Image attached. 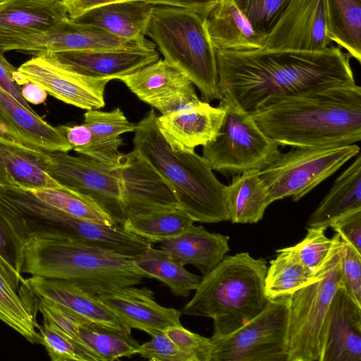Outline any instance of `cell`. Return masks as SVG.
Masks as SVG:
<instances>
[{"label": "cell", "instance_id": "1", "mask_svg": "<svg viewBox=\"0 0 361 361\" xmlns=\"http://www.w3.org/2000/svg\"><path fill=\"white\" fill-rule=\"evenodd\" d=\"M215 52L221 95L229 93L250 114L272 97L356 84L351 56L338 46Z\"/></svg>", "mask_w": 361, "mask_h": 361}, {"label": "cell", "instance_id": "2", "mask_svg": "<svg viewBox=\"0 0 361 361\" xmlns=\"http://www.w3.org/2000/svg\"><path fill=\"white\" fill-rule=\"evenodd\" d=\"M251 114L279 146L352 145L361 140V87L355 84L275 97Z\"/></svg>", "mask_w": 361, "mask_h": 361}, {"label": "cell", "instance_id": "3", "mask_svg": "<svg viewBox=\"0 0 361 361\" xmlns=\"http://www.w3.org/2000/svg\"><path fill=\"white\" fill-rule=\"evenodd\" d=\"M157 117L152 109L135 124L133 149L169 183L178 209L195 222L228 221L226 185L216 178L206 159L195 151L173 150L157 128Z\"/></svg>", "mask_w": 361, "mask_h": 361}, {"label": "cell", "instance_id": "4", "mask_svg": "<svg viewBox=\"0 0 361 361\" xmlns=\"http://www.w3.org/2000/svg\"><path fill=\"white\" fill-rule=\"evenodd\" d=\"M22 273L68 281L94 295L137 285L144 278L132 258L63 238L28 239Z\"/></svg>", "mask_w": 361, "mask_h": 361}, {"label": "cell", "instance_id": "5", "mask_svg": "<svg viewBox=\"0 0 361 361\" xmlns=\"http://www.w3.org/2000/svg\"><path fill=\"white\" fill-rule=\"evenodd\" d=\"M267 267L265 259L253 258L248 252L225 256L203 275L195 295L181 312L212 318V336L231 334L267 306L269 300L264 292Z\"/></svg>", "mask_w": 361, "mask_h": 361}, {"label": "cell", "instance_id": "6", "mask_svg": "<svg viewBox=\"0 0 361 361\" xmlns=\"http://www.w3.org/2000/svg\"><path fill=\"white\" fill-rule=\"evenodd\" d=\"M146 36L164 59L199 89L204 101L221 99L216 52L206 16L184 8L154 6Z\"/></svg>", "mask_w": 361, "mask_h": 361}, {"label": "cell", "instance_id": "7", "mask_svg": "<svg viewBox=\"0 0 361 361\" xmlns=\"http://www.w3.org/2000/svg\"><path fill=\"white\" fill-rule=\"evenodd\" d=\"M331 238L318 278L288 296V361H321L328 311L336 291L343 285L341 238L336 233Z\"/></svg>", "mask_w": 361, "mask_h": 361}, {"label": "cell", "instance_id": "8", "mask_svg": "<svg viewBox=\"0 0 361 361\" xmlns=\"http://www.w3.org/2000/svg\"><path fill=\"white\" fill-rule=\"evenodd\" d=\"M219 105L225 111L221 127L202 148V157L212 170L226 176L262 171L280 157L279 145L229 93L221 94Z\"/></svg>", "mask_w": 361, "mask_h": 361}, {"label": "cell", "instance_id": "9", "mask_svg": "<svg viewBox=\"0 0 361 361\" xmlns=\"http://www.w3.org/2000/svg\"><path fill=\"white\" fill-rule=\"evenodd\" d=\"M293 148L259 171L271 203L287 197L300 200L360 153L355 144Z\"/></svg>", "mask_w": 361, "mask_h": 361}, {"label": "cell", "instance_id": "10", "mask_svg": "<svg viewBox=\"0 0 361 361\" xmlns=\"http://www.w3.org/2000/svg\"><path fill=\"white\" fill-rule=\"evenodd\" d=\"M288 296L269 299L265 308L231 334L210 338L211 361H288Z\"/></svg>", "mask_w": 361, "mask_h": 361}, {"label": "cell", "instance_id": "11", "mask_svg": "<svg viewBox=\"0 0 361 361\" xmlns=\"http://www.w3.org/2000/svg\"><path fill=\"white\" fill-rule=\"evenodd\" d=\"M147 38L129 40L67 17L47 30L0 37V52L17 51L37 55L71 51L155 49Z\"/></svg>", "mask_w": 361, "mask_h": 361}, {"label": "cell", "instance_id": "12", "mask_svg": "<svg viewBox=\"0 0 361 361\" xmlns=\"http://www.w3.org/2000/svg\"><path fill=\"white\" fill-rule=\"evenodd\" d=\"M45 171L61 185L92 197L122 226L121 178L119 166L89 157L68 152H48Z\"/></svg>", "mask_w": 361, "mask_h": 361}, {"label": "cell", "instance_id": "13", "mask_svg": "<svg viewBox=\"0 0 361 361\" xmlns=\"http://www.w3.org/2000/svg\"><path fill=\"white\" fill-rule=\"evenodd\" d=\"M18 70L24 84L36 83L48 94L68 104L87 111L105 106L104 92L110 80L81 75L60 62L52 53L34 55Z\"/></svg>", "mask_w": 361, "mask_h": 361}, {"label": "cell", "instance_id": "14", "mask_svg": "<svg viewBox=\"0 0 361 361\" xmlns=\"http://www.w3.org/2000/svg\"><path fill=\"white\" fill-rule=\"evenodd\" d=\"M331 43L325 0H288L263 39V47L269 49L314 51Z\"/></svg>", "mask_w": 361, "mask_h": 361}, {"label": "cell", "instance_id": "15", "mask_svg": "<svg viewBox=\"0 0 361 361\" xmlns=\"http://www.w3.org/2000/svg\"><path fill=\"white\" fill-rule=\"evenodd\" d=\"M118 166L124 220L135 215L178 208L169 183L135 149L123 154Z\"/></svg>", "mask_w": 361, "mask_h": 361}, {"label": "cell", "instance_id": "16", "mask_svg": "<svg viewBox=\"0 0 361 361\" xmlns=\"http://www.w3.org/2000/svg\"><path fill=\"white\" fill-rule=\"evenodd\" d=\"M140 100L161 114L199 99L190 79L166 61L159 59L119 79Z\"/></svg>", "mask_w": 361, "mask_h": 361}, {"label": "cell", "instance_id": "17", "mask_svg": "<svg viewBox=\"0 0 361 361\" xmlns=\"http://www.w3.org/2000/svg\"><path fill=\"white\" fill-rule=\"evenodd\" d=\"M223 107L200 99L157 117V128L174 151L194 152L217 135L224 118Z\"/></svg>", "mask_w": 361, "mask_h": 361}, {"label": "cell", "instance_id": "18", "mask_svg": "<svg viewBox=\"0 0 361 361\" xmlns=\"http://www.w3.org/2000/svg\"><path fill=\"white\" fill-rule=\"evenodd\" d=\"M0 136L48 152L72 150L59 126L48 123L1 87Z\"/></svg>", "mask_w": 361, "mask_h": 361}, {"label": "cell", "instance_id": "19", "mask_svg": "<svg viewBox=\"0 0 361 361\" xmlns=\"http://www.w3.org/2000/svg\"><path fill=\"white\" fill-rule=\"evenodd\" d=\"M25 283L39 299L51 300L87 321L131 334L129 324L102 302L97 295L72 282L31 276Z\"/></svg>", "mask_w": 361, "mask_h": 361}, {"label": "cell", "instance_id": "20", "mask_svg": "<svg viewBox=\"0 0 361 361\" xmlns=\"http://www.w3.org/2000/svg\"><path fill=\"white\" fill-rule=\"evenodd\" d=\"M321 361H361V306L343 285L328 311Z\"/></svg>", "mask_w": 361, "mask_h": 361}, {"label": "cell", "instance_id": "21", "mask_svg": "<svg viewBox=\"0 0 361 361\" xmlns=\"http://www.w3.org/2000/svg\"><path fill=\"white\" fill-rule=\"evenodd\" d=\"M99 299L132 329L152 336L169 326L179 325L182 312L157 303L154 293L146 288L124 287L97 295Z\"/></svg>", "mask_w": 361, "mask_h": 361}, {"label": "cell", "instance_id": "22", "mask_svg": "<svg viewBox=\"0 0 361 361\" xmlns=\"http://www.w3.org/2000/svg\"><path fill=\"white\" fill-rule=\"evenodd\" d=\"M62 63L90 78L118 79L159 59L155 49L71 51L52 53Z\"/></svg>", "mask_w": 361, "mask_h": 361}, {"label": "cell", "instance_id": "23", "mask_svg": "<svg viewBox=\"0 0 361 361\" xmlns=\"http://www.w3.org/2000/svg\"><path fill=\"white\" fill-rule=\"evenodd\" d=\"M46 151L0 136V187L62 188L45 171Z\"/></svg>", "mask_w": 361, "mask_h": 361}, {"label": "cell", "instance_id": "24", "mask_svg": "<svg viewBox=\"0 0 361 361\" xmlns=\"http://www.w3.org/2000/svg\"><path fill=\"white\" fill-rule=\"evenodd\" d=\"M154 6L142 0H126L95 7L73 20L120 38L141 40L147 38L146 31Z\"/></svg>", "mask_w": 361, "mask_h": 361}, {"label": "cell", "instance_id": "25", "mask_svg": "<svg viewBox=\"0 0 361 361\" xmlns=\"http://www.w3.org/2000/svg\"><path fill=\"white\" fill-rule=\"evenodd\" d=\"M229 236L192 225L181 234L161 243V249L182 265L192 264L203 275L214 269L229 252Z\"/></svg>", "mask_w": 361, "mask_h": 361}, {"label": "cell", "instance_id": "26", "mask_svg": "<svg viewBox=\"0 0 361 361\" xmlns=\"http://www.w3.org/2000/svg\"><path fill=\"white\" fill-rule=\"evenodd\" d=\"M207 27L215 49L244 51L263 47L258 33L234 0H219L207 16Z\"/></svg>", "mask_w": 361, "mask_h": 361}, {"label": "cell", "instance_id": "27", "mask_svg": "<svg viewBox=\"0 0 361 361\" xmlns=\"http://www.w3.org/2000/svg\"><path fill=\"white\" fill-rule=\"evenodd\" d=\"M67 17L60 0H2L0 37L42 32Z\"/></svg>", "mask_w": 361, "mask_h": 361}, {"label": "cell", "instance_id": "28", "mask_svg": "<svg viewBox=\"0 0 361 361\" xmlns=\"http://www.w3.org/2000/svg\"><path fill=\"white\" fill-rule=\"evenodd\" d=\"M84 123L93 134L92 144L85 156L118 166L123 156L118 151L123 144L120 135L134 132L135 124L128 120L120 108L108 112L98 109L87 110L84 114Z\"/></svg>", "mask_w": 361, "mask_h": 361}, {"label": "cell", "instance_id": "29", "mask_svg": "<svg viewBox=\"0 0 361 361\" xmlns=\"http://www.w3.org/2000/svg\"><path fill=\"white\" fill-rule=\"evenodd\" d=\"M361 209V156L336 179L328 194L310 215L308 227L329 228L338 217Z\"/></svg>", "mask_w": 361, "mask_h": 361}, {"label": "cell", "instance_id": "30", "mask_svg": "<svg viewBox=\"0 0 361 361\" xmlns=\"http://www.w3.org/2000/svg\"><path fill=\"white\" fill-rule=\"evenodd\" d=\"M258 170L233 176L226 185V201L230 221L254 224L260 221L271 204L268 190Z\"/></svg>", "mask_w": 361, "mask_h": 361}, {"label": "cell", "instance_id": "31", "mask_svg": "<svg viewBox=\"0 0 361 361\" xmlns=\"http://www.w3.org/2000/svg\"><path fill=\"white\" fill-rule=\"evenodd\" d=\"M132 259L143 277L162 282L173 294L183 298L197 288L202 279L187 271L184 265L163 249L150 246Z\"/></svg>", "mask_w": 361, "mask_h": 361}, {"label": "cell", "instance_id": "32", "mask_svg": "<svg viewBox=\"0 0 361 361\" xmlns=\"http://www.w3.org/2000/svg\"><path fill=\"white\" fill-rule=\"evenodd\" d=\"M326 36L361 61V0H325Z\"/></svg>", "mask_w": 361, "mask_h": 361}, {"label": "cell", "instance_id": "33", "mask_svg": "<svg viewBox=\"0 0 361 361\" xmlns=\"http://www.w3.org/2000/svg\"><path fill=\"white\" fill-rule=\"evenodd\" d=\"M278 255L270 261L264 279V292L269 299L288 297L313 282L319 270L313 272L288 247L276 250Z\"/></svg>", "mask_w": 361, "mask_h": 361}, {"label": "cell", "instance_id": "34", "mask_svg": "<svg viewBox=\"0 0 361 361\" xmlns=\"http://www.w3.org/2000/svg\"><path fill=\"white\" fill-rule=\"evenodd\" d=\"M194 222L187 214L176 208L130 216L124 220L121 226L152 243L181 234Z\"/></svg>", "mask_w": 361, "mask_h": 361}, {"label": "cell", "instance_id": "35", "mask_svg": "<svg viewBox=\"0 0 361 361\" xmlns=\"http://www.w3.org/2000/svg\"><path fill=\"white\" fill-rule=\"evenodd\" d=\"M29 191L41 202L71 216L109 226L118 225L111 214L92 197L64 186L62 188Z\"/></svg>", "mask_w": 361, "mask_h": 361}, {"label": "cell", "instance_id": "36", "mask_svg": "<svg viewBox=\"0 0 361 361\" xmlns=\"http://www.w3.org/2000/svg\"><path fill=\"white\" fill-rule=\"evenodd\" d=\"M79 336L85 345L102 361L114 360L137 354L140 345L130 334L82 319Z\"/></svg>", "mask_w": 361, "mask_h": 361}, {"label": "cell", "instance_id": "37", "mask_svg": "<svg viewBox=\"0 0 361 361\" xmlns=\"http://www.w3.org/2000/svg\"><path fill=\"white\" fill-rule=\"evenodd\" d=\"M0 320L32 343H39L35 316L0 271Z\"/></svg>", "mask_w": 361, "mask_h": 361}, {"label": "cell", "instance_id": "38", "mask_svg": "<svg viewBox=\"0 0 361 361\" xmlns=\"http://www.w3.org/2000/svg\"><path fill=\"white\" fill-rule=\"evenodd\" d=\"M39 341L51 361H101L67 336L44 323L39 326Z\"/></svg>", "mask_w": 361, "mask_h": 361}, {"label": "cell", "instance_id": "39", "mask_svg": "<svg viewBox=\"0 0 361 361\" xmlns=\"http://www.w3.org/2000/svg\"><path fill=\"white\" fill-rule=\"evenodd\" d=\"M23 263V247L0 215V271L16 290L25 283Z\"/></svg>", "mask_w": 361, "mask_h": 361}, {"label": "cell", "instance_id": "40", "mask_svg": "<svg viewBox=\"0 0 361 361\" xmlns=\"http://www.w3.org/2000/svg\"><path fill=\"white\" fill-rule=\"evenodd\" d=\"M326 228L308 227L305 237L294 246L288 247L302 264L317 272L325 261L332 245V238L325 235Z\"/></svg>", "mask_w": 361, "mask_h": 361}, {"label": "cell", "instance_id": "41", "mask_svg": "<svg viewBox=\"0 0 361 361\" xmlns=\"http://www.w3.org/2000/svg\"><path fill=\"white\" fill-rule=\"evenodd\" d=\"M38 307L43 316L44 323L59 330L102 361V358L87 348L80 338L79 326L84 319L49 300L40 298Z\"/></svg>", "mask_w": 361, "mask_h": 361}, {"label": "cell", "instance_id": "42", "mask_svg": "<svg viewBox=\"0 0 361 361\" xmlns=\"http://www.w3.org/2000/svg\"><path fill=\"white\" fill-rule=\"evenodd\" d=\"M254 29L264 35L272 26L288 0H234Z\"/></svg>", "mask_w": 361, "mask_h": 361}, {"label": "cell", "instance_id": "43", "mask_svg": "<svg viewBox=\"0 0 361 361\" xmlns=\"http://www.w3.org/2000/svg\"><path fill=\"white\" fill-rule=\"evenodd\" d=\"M164 332L180 350L191 355L194 361H211L213 345L210 338L192 332L181 324L169 326Z\"/></svg>", "mask_w": 361, "mask_h": 361}, {"label": "cell", "instance_id": "44", "mask_svg": "<svg viewBox=\"0 0 361 361\" xmlns=\"http://www.w3.org/2000/svg\"><path fill=\"white\" fill-rule=\"evenodd\" d=\"M341 270L344 288L361 306V254L341 239Z\"/></svg>", "mask_w": 361, "mask_h": 361}, {"label": "cell", "instance_id": "45", "mask_svg": "<svg viewBox=\"0 0 361 361\" xmlns=\"http://www.w3.org/2000/svg\"><path fill=\"white\" fill-rule=\"evenodd\" d=\"M137 354L151 361H194L192 357L180 350L164 331L139 345Z\"/></svg>", "mask_w": 361, "mask_h": 361}, {"label": "cell", "instance_id": "46", "mask_svg": "<svg viewBox=\"0 0 361 361\" xmlns=\"http://www.w3.org/2000/svg\"><path fill=\"white\" fill-rule=\"evenodd\" d=\"M329 227L361 254V209L338 217L331 222Z\"/></svg>", "mask_w": 361, "mask_h": 361}, {"label": "cell", "instance_id": "47", "mask_svg": "<svg viewBox=\"0 0 361 361\" xmlns=\"http://www.w3.org/2000/svg\"><path fill=\"white\" fill-rule=\"evenodd\" d=\"M23 84V79L18 68L4 56V54L0 52V87L26 109L35 111L21 94L20 87Z\"/></svg>", "mask_w": 361, "mask_h": 361}, {"label": "cell", "instance_id": "48", "mask_svg": "<svg viewBox=\"0 0 361 361\" xmlns=\"http://www.w3.org/2000/svg\"><path fill=\"white\" fill-rule=\"evenodd\" d=\"M73 150L85 155L90 147L93 134L84 123L80 125L59 126Z\"/></svg>", "mask_w": 361, "mask_h": 361}, {"label": "cell", "instance_id": "49", "mask_svg": "<svg viewBox=\"0 0 361 361\" xmlns=\"http://www.w3.org/2000/svg\"><path fill=\"white\" fill-rule=\"evenodd\" d=\"M68 17L75 19L89 10L102 5L126 0H60Z\"/></svg>", "mask_w": 361, "mask_h": 361}, {"label": "cell", "instance_id": "50", "mask_svg": "<svg viewBox=\"0 0 361 361\" xmlns=\"http://www.w3.org/2000/svg\"><path fill=\"white\" fill-rule=\"evenodd\" d=\"M154 6H169L193 10L207 16L213 4L207 0H142Z\"/></svg>", "mask_w": 361, "mask_h": 361}, {"label": "cell", "instance_id": "51", "mask_svg": "<svg viewBox=\"0 0 361 361\" xmlns=\"http://www.w3.org/2000/svg\"><path fill=\"white\" fill-rule=\"evenodd\" d=\"M20 91L23 97L27 103L35 105L44 102L48 94L43 87L32 82L21 85Z\"/></svg>", "mask_w": 361, "mask_h": 361}, {"label": "cell", "instance_id": "52", "mask_svg": "<svg viewBox=\"0 0 361 361\" xmlns=\"http://www.w3.org/2000/svg\"><path fill=\"white\" fill-rule=\"evenodd\" d=\"M207 1L210 2V3H213V4H215L216 3L217 1H219V0H207Z\"/></svg>", "mask_w": 361, "mask_h": 361}, {"label": "cell", "instance_id": "53", "mask_svg": "<svg viewBox=\"0 0 361 361\" xmlns=\"http://www.w3.org/2000/svg\"><path fill=\"white\" fill-rule=\"evenodd\" d=\"M48 1H56V0H48Z\"/></svg>", "mask_w": 361, "mask_h": 361}, {"label": "cell", "instance_id": "54", "mask_svg": "<svg viewBox=\"0 0 361 361\" xmlns=\"http://www.w3.org/2000/svg\"><path fill=\"white\" fill-rule=\"evenodd\" d=\"M2 0H0V3L1 2Z\"/></svg>", "mask_w": 361, "mask_h": 361}]
</instances>
